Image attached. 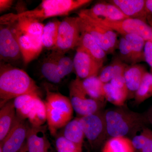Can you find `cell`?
<instances>
[{
    "instance_id": "1",
    "label": "cell",
    "mask_w": 152,
    "mask_h": 152,
    "mask_svg": "<svg viewBox=\"0 0 152 152\" xmlns=\"http://www.w3.org/2000/svg\"><path fill=\"white\" fill-rule=\"evenodd\" d=\"M25 95L40 96L39 88L23 70L10 64L1 63L0 70V106Z\"/></svg>"
},
{
    "instance_id": "2",
    "label": "cell",
    "mask_w": 152,
    "mask_h": 152,
    "mask_svg": "<svg viewBox=\"0 0 152 152\" xmlns=\"http://www.w3.org/2000/svg\"><path fill=\"white\" fill-rule=\"evenodd\" d=\"M108 135L111 137L135 134L147 122L145 116L123 107L107 110L104 113Z\"/></svg>"
},
{
    "instance_id": "3",
    "label": "cell",
    "mask_w": 152,
    "mask_h": 152,
    "mask_svg": "<svg viewBox=\"0 0 152 152\" xmlns=\"http://www.w3.org/2000/svg\"><path fill=\"white\" fill-rule=\"evenodd\" d=\"M44 103L48 127L51 134L55 136L59 129L64 127L72 121L74 109L69 99L60 93L51 92L48 89Z\"/></svg>"
},
{
    "instance_id": "4",
    "label": "cell",
    "mask_w": 152,
    "mask_h": 152,
    "mask_svg": "<svg viewBox=\"0 0 152 152\" xmlns=\"http://www.w3.org/2000/svg\"><path fill=\"white\" fill-rule=\"evenodd\" d=\"M15 16V14H9L0 18V58L1 61L9 64L22 57L17 35L18 18Z\"/></svg>"
},
{
    "instance_id": "5",
    "label": "cell",
    "mask_w": 152,
    "mask_h": 152,
    "mask_svg": "<svg viewBox=\"0 0 152 152\" xmlns=\"http://www.w3.org/2000/svg\"><path fill=\"white\" fill-rule=\"evenodd\" d=\"M92 1L91 0H44L36 8L17 15L42 23L49 18L67 15Z\"/></svg>"
},
{
    "instance_id": "6",
    "label": "cell",
    "mask_w": 152,
    "mask_h": 152,
    "mask_svg": "<svg viewBox=\"0 0 152 152\" xmlns=\"http://www.w3.org/2000/svg\"><path fill=\"white\" fill-rule=\"evenodd\" d=\"M80 28L90 34L107 54L112 53L118 45L117 32L81 10L78 13Z\"/></svg>"
},
{
    "instance_id": "7",
    "label": "cell",
    "mask_w": 152,
    "mask_h": 152,
    "mask_svg": "<svg viewBox=\"0 0 152 152\" xmlns=\"http://www.w3.org/2000/svg\"><path fill=\"white\" fill-rule=\"evenodd\" d=\"M17 116L28 121L31 126L39 127L47 122L44 102L39 96L25 95L14 99Z\"/></svg>"
},
{
    "instance_id": "8",
    "label": "cell",
    "mask_w": 152,
    "mask_h": 152,
    "mask_svg": "<svg viewBox=\"0 0 152 152\" xmlns=\"http://www.w3.org/2000/svg\"><path fill=\"white\" fill-rule=\"evenodd\" d=\"M80 36L78 16L66 17L61 22L56 43L53 51L65 54L68 51L78 47Z\"/></svg>"
},
{
    "instance_id": "9",
    "label": "cell",
    "mask_w": 152,
    "mask_h": 152,
    "mask_svg": "<svg viewBox=\"0 0 152 152\" xmlns=\"http://www.w3.org/2000/svg\"><path fill=\"white\" fill-rule=\"evenodd\" d=\"M79 123L92 148H97L108 136L104 113L100 111L79 118Z\"/></svg>"
},
{
    "instance_id": "10",
    "label": "cell",
    "mask_w": 152,
    "mask_h": 152,
    "mask_svg": "<svg viewBox=\"0 0 152 152\" xmlns=\"http://www.w3.org/2000/svg\"><path fill=\"white\" fill-rule=\"evenodd\" d=\"M70 100L74 110L81 117L94 113L100 109L101 102L90 97L85 91L81 79L77 77L69 85Z\"/></svg>"
},
{
    "instance_id": "11",
    "label": "cell",
    "mask_w": 152,
    "mask_h": 152,
    "mask_svg": "<svg viewBox=\"0 0 152 152\" xmlns=\"http://www.w3.org/2000/svg\"><path fill=\"white\" fill-rule=\"evenodd\" d=\"M99 21L121 36L134 34L141 37L146 42H152V27L140 19L129 18L118 21Z\"/></svg>"
},
{
    "instance_id": "12",
    "label": "cell",
    "mask_w": 152,
    "mask_h": 152,
    "mask_svg": "<svg viewBox=\"0 0 152 152\" xmlns=\"http://www.w3.org/2000/svg\"><path fill=\"white\" fill-rule=\"evenodd\" d=\"M30 126L26 120L17 116L12 127L0 146L3 152H18L26 140Z\"/></svg>"
},
{
    "instance_id": "13",
    "label": "cell",
    "mask_w": 152,
    "mask_h": 152,
    "mask_svg": "<svg viewBox=\"0 0 152 152\" xmlns=\"http://www.w3.org/2000/svg\"><path fill=\"white\" fill-rule=\"evenodd\" d=\"M18 42L21 53L22 58L25 64L35 59L42 50L43 45L42 34L27 35L22 34L17 29Z\"/></svg>"
},
{
    "instance_id": "14",
    "label": "cell",
    "mask_w": 152,
    "mask_h": 152,
    "mask_svg": "<svg viewBox=\"0 0 152 152\" xmlns=\"http://www.w3.org/2000/svg\"><path fill=\"white\" fill-rule=\"evenodd\" d=\"M73 62L77 77L83 80L97 76L103 66L79 48H77Z\"/></svg>"
},
{
    "instance_id": "15",
    "label": "cell",
    "mask_w": 152,
    "mask_h": 152,
    "mask_svg": "<svg viewBox=\"0 0 152 152\" xmlns=\"http://www.w3.org/2000/svg\"><path fill=\"white\" fill-rule=\"evenodd\" d=\"M86 13L100 21H118L129 18L110 3L99 2L91 9L83 10Z\"/></svg>"
},
{
    "instance_id": "16",
    "label": "cell",
    "mask_w": 152,
    "mask_h": 152,
    "mask_svg": "<svg viewBox=\"0 0 152 152\" xmlns=\"http://www.w3.org/2000/svg\"><path fill=\"white\" fill-rule=\"evenodd\" d=\"M47 126L30 127L26 144L28 152H53L46 134Z\"/></svg>"
},
{
    "instance_id": "17",
    "label": "cell",
    "mask_w": 152,
    "mask_h": 152,
    "mask_svg": "<svg viewBox=\"0 0 152 152\" xmlns=\"http://www.w3.org/2000/svg\"><path fill=\"white\" fill-rule=\"evenodd\" d=\"M109 1L131 18L140 19L146 22L149 15L146 8V0H111Z\"/></svg>"
},
{
    "instance_id": "18",
    "label": "cell",
    "mask_w": 152,
    "mask_h": 152,
    "mask_svg": "<svg viewBox=\"0 0 152 152\" xmlns=\"http://www.w3.org/2000/svg\"><path fill=\"white\" fill-rule=\"evenodd\" d=\"M77 48L86 52L94 59L103 66L106 60L107 53L90 34L81 29L80 38Z\"/></svg>"
},
{
    "instance_id": "19",
    "label": "cell",
    "mask_w": 152,
    "mask_h": 152,
    "mask_svg": "<svg viewBox=\"0 0 152 152\" xmlns=\"http://www.w3.org/2000/svg\"><path fill=\"white\" fill-rule=\"evenodd\" d=\"M17 118L14 100L9 101L0 110V142H2L12 127Z\"/></svg>"
},
{
    "instance_id": "20",
    "label": "cell",
    "mask_w": 152,
    "mask_h": 152,
    "mask_svg": "<svg viewBox=\"0 0 152 152\" xmlns=\"http://www.w3.org/2000/svg\"><path fill=\"white\" fill-rule=\"evenodd\" d=\"M146 72L143 66L137 64L128 66L126 68L124 77L129 91V96L130 93L135 95Z\"/></svg>"
},
{
    "instance_id": "21",
    "label": "cell",
    "mask_w": 152,
    "mask_h": 152,
    "mask_svg": "<svg viewBox=\"0 0 152 152\" xmlns=\"http://www.w3.org/2000/svg\"><path fill=\"white\" fill-rule=\"evenodd\" d=\"M59 53L53 51L44 59L41 66V72L43 76L49 82L53 83H59L62 79L58 71V59Z\"/></svg>"
},
{
    "instance_id": "22",
    "label": "cell",
    "mask_w": 152,
    "mask_h": 152,
    "mask_svg": "<svg viewBox=\"0 0 152 152\" xmlns=\"http://www.w3.org/2000/svg\"><path fill=\"white\" fill-rule=\"evenodd\" d=\"M102 152H135L132 140L126 137L110 138L105 143Z\"/></svg>"
},
{
    "instance_id": "23",
    "label": "cell",
    "mask_w": 152,
    "mask_h": 152,
    "mask_svg": "<svg viewBox=\"0 0 152 152\" xmlns=\"http://www.w3.org/2000/svg\"><path fill=\"white\" fill-rule=\"evenodd\" d=\"M62 135L82 149L85 136L79 125V118L72 120L64 127Z\"/></svg>"
},
{
    "instance_id": "24",
    "label": "cell",
    "mask_w": 152,
    "mask_h": 152,
    "mask_svg": "<svg viewBox=\"0 0 152 152\" xmlns=\"http://www.w3.org/2000/svg\"><path fill=\"white\" fill-rule=\"evenodd\" d=\"M83 88L87 95L95 100L101 102L104 99V83L101 81L99 77H91L82 80Z\"/></svg>"
},
{
    "instance_id": "25",
    "label": "cell",
    "mask_w": 152,
    "mask_h": 152,
    "mask_svg": "<svg viewBox=\"0 0 152 152\" xmlns=\"http://www.w3.org/2000/svg\"><path fill=\"white\" fill-rule=\"evenodd\" d=\"M127 65L119 59H116L109 65L105 67L101 71L99 78L104 83H107L114 78L124 75Z\"/></svg>"
},
{
    "instance_id": "26",
    "label": "cell",
    "mask_w": 152,
    "mask_h": 152,
    "mask_svg": "<svg viewBox=\"0 0 152 152\" xmlns=\"http://www.w3.org/2000/svg\"><path fill=\"white\" fill-rule=\"evenodd\" d=\"M61 21L53 20L45 25L42 34L43 47L53 50L56 43L59 27Z\"/></svg>"
},
{
    "instance_id": "27",
    "label": "cell",
    "mask_w": 152,
    "mask_h": 152,
    "mask_svg": "<svg viewBox=\"0 0 152 152\" xmlns=\"http://www.w3.org/2000/svg\"><path fill=\"white\" fill-rule=\"evenodd\" d=\"M16 15L17 29L20 32L27 35L42 34L45 26L42 23L34 19Z\"/></svg>"
},
{
    "instance_id": "28",
    "label": "cell",
    "mask_w": 152,
    "mask_h": 152,
    "mask_svg": "<svg viewBox=\"0 0 152 152\" xmlns=\"http://www.w3.org/2000/svg\"><path fill=\"white\" fill-rule=\"evenodd\" d=\"M122 36L130 45L134 64L145 61L144 49L146 41L140 36L134 34H127Z\"/></svg>"
},
{
    "instance_id": "29",
    "label": "cell",
    "mask_w": 152,
    "mask_h": 152,
    "mask_svg": "<svg viewBox=\"0 0 152 152\" xmlns=\"http://www.w3.org/2000/svg\"><path fill=\"white\" fill-rule=\"evenodd\" d=\"M104 93L106 100L118 107H123L129 96L128 93L115 88L110 83L104 84Z\"/></svg>"
},
{
    "instance_id": "30",
    "label": "cell",
    "mask_w": 152,
    "mask_h": 152,
    "mask_svg": "<svg viewBox=\"0 0 152 152\" xmlns=\"http://www.w3.org/2000/svg\"><path fill=\"white\" fill-rule=\"evenodd\" d=\"M152 96V74L146 72L134 95L136 103H142Z\"/></svg>"
},
{
    "instance_id": "31",
    "label": "cell",
    "mask_w": 152,
    "mask_h": 152,
    "mask_svg": "<svg viewBox=\"0 0 152 152\" xmlns=\"http://www.w3.org/2000/svg\"><path fill=\"white\" fill-rule=\"evenodd\" d=\"M74 70L73 59L66 56L65 54L59 53L58 59V71L59 75L62 80Z\"/></svg>"
},
{
    "instance_id": "32",
    "label": "cell",
    "mask_w": 152,
    "mask_h": 152,
    "mask_svg": "<svg viewBox=\"0 0 152 152\" xmlns=\"http://www.w3.org/2000/svg\"><path fill=\"white\" fill-rule=\"evenodd\" d=\"M57 152H83L82 149L62 135L57 137L55 142Z\"/></svg>"
},
{
    "instance_id": "33",
    "label": "cell",
    "mask_w": 152,
    "mask_h": 152,
    "mask_svg": "<svg viewBox=\"0 0 152 152\" xmlns=\"http://www.w3.org/2000/svg\"><path fill=\"white\" fill-rule=\"evenodd\" d=\"M118 47L121 59V60L127 64H130L131 65L134 64L130 45L122 36L119 40Z\"/></svg>"
},
{
    "instance_id": "34",
    "label": "cell",
    "mask_w": 152,
    "mask_h": 152,
    "mask_svg": "<svg viewBox=\"0 0 152 152\" xmlns=\"http://www.w3.org/2000/svg\"><path fill=\"white\" fill-rule=\"evenodd\" d=\"M110 83L115 88L129 94L124 75L118 76L114 78L110 82Z\"/></svg>"
},
{
    "instance_id": "35",
    "label": "cell",
    "mask_w": 152,
    "mask_h": 152,
    "mask_svg": "<svg viewBox=\"0 0 152 152\" xmlns=\"http://www.w3.org/2000/svg\"><path fill=\"white\" fill-rule=\"evenodd\" d=\"M144 55L145 61L151 67L152 74V42L147 41L146 42L144 49Z\"/></svg>"
},
{
    "instance_id": "36",
    "label": "cell",
    "mask_w": 152,
    "mask_h": 152,
    "mask_svg": "<svg viewBox=\"0 0 152 152\" xmlns=\"http://www.w3.org/2000/svg\"><path fill=\"white\" fill-rule=\"evenodd\" d=\"M138 152H152V130L150 129L143 146Z\"/></svg>"
},
{
    "instance_id": "37",
    "label": "cell",
    "mask_w": 152,
    "mask_h": 152,
    "mask_svg": "<svg viewBox=\"0 0 152 152\" xmlns=\"http://www.w3.org/2000/svg\"><path fill=\"white\" fill-rule=\"evenodd\" d=\"M13 1L12 0H0V12H2L7 10L12 5Z\"/></svg>"
},
{
    "instance_id": "38",
    "label": "cell",
    "mask_w": 152,
    "mask_h": 152,
    "mask_svg": "<svg viewBox=\"0 0 152 152\" xmlns=\"http://www.w3.org/2000/svg\"><path fill=\"white\" fill-rule=\"evenodd\" d=\"M145 6L149 15H152V0H146Z\"/></svg>"
},
{
    "instance_id": "39",
    "label": "cell",
    "mask_w": 152,
    "mask_h": 152,
    "mask_svg": "<svg viewBox=\"0 0 152 152\" xmlns=\"http://www.w3.org/2000/svg\"><path fill=\"white\" fill-rule=\"evenodd\" d=\"M18 152H28L26 143H25L24 145L22 147V148Z\"/></svg>"
},
{
    "instance_id": "40",
    "label": "cell",
    "mask_w": 152,
    "mask_h": 152,
    "mask_svg": "<svg viewBox=\"0 0 152 152\" xmlns=\"http://www.w3.org/2000/svg\"><path fill=\"white\" fill-rule=\"evenodd\" d=\"M145 116L147 122H148L152 125V117L147 115H145Z\"/></svg>"
},
{
    "instance_id": "41",
    "label": "cell",
    "mask_w": 152,
    "mask_h": 152,
    "mask_svg": "<svg viewBox=\"0 0 152 152\" xmlns=\"http://www.w3.org/2000/svg\"><path fill=\"white\" fill-rule=\"evenodd\" d=\"M145 115L150 116L152 117V107L148 110Z\"/></svg>"
},
{
    "instance_id": "42",
    "label": "cell",
    "mask_w": 152,
    "mask_h": 152,
    "mask_svg": "<svg viewBox=\"0 0 152 152\" xmlns=\"http://www.w3.org/2000/svg\"><path fill=\"white\" fill-rule=\"evenodd\" d=\"M0 152H3L2 148L0 146Z\"/></svg>"
}]
</instances>
